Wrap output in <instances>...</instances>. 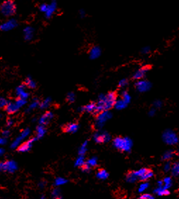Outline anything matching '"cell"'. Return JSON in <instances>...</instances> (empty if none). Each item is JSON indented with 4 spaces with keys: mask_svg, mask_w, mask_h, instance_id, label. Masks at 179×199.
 Masks as SVG:
<instances>
[{
    "mask_svg": "<svg viewBox=\"0 0 179 199\" xmlns=\"http://www.w3.org/2000/svg\"><path fill=\"white\" fill-rule=\"evenodd\" d=\"M116 99L117 94L115 91H111L106 94H100L98 96V104H96L95 114H98L104 111H109L113 108Z\"/></svg>",
    "mask_w": 179,
    "mask_h": 199,
    "instance_id": "1",
    "label": "cell"
},
{
    "mask_svg": "<svg viewBox=\"0 0 179 199\" xmlns=\"http://www.w3.org/2000/svg\"><path fill=\"white\" fill-rule=\"evenodd\" d=\"M113 145L119 151L129 153L132 149L133 142L129 137H117L113 140Z\"/></svg>",
    "mask_w": 179,
    "mask_h": 199,
    "instance_id": "2",
    "label": "cell"
},
{
    "mask_svg": "<svg viewBox=\"0 0 179 199\" xmlns=\"http://www.w3.org/2000/svg\"><path fill=\"white\" fill-rule=\"evenodd\" d=\"M0 11L4 16L9 17L13 16L16 13V6L12 0H7L1 4Z\"/></svg>",
    "mask_w": 179,
    "mask_h": 199,
    "instance_id": "3",
    "label": "cell"
},
{
    "mask_svg": "<svg viewBox=\"0 0 179 199\" xmlns=\"http://www.w3.org/2000/svg\"><path fill=\"white\" fill-rule=\"evenodd\" d=\"M162 139L168 145H176L178 142V137L176 133L171 130H166L163 132Z\"/></svg>",
    "mask_w": 179,
    "mask_h": 199,
    "instance_id": "4",
    "label": "cell"
},
{
    "mask_svg": "<svg viewBox=\"0 0 179 199\" xmlns=\"http://www.w3.org/2000/svg\"><path fill=\"white\" fill-rule=\"evenodd\" d=\"M18 169V164L13 160H8L0 162V172L13 173Z\"/></svg>",
    "mask_w": 179,
    "mask_h": 199,
    "instance_id": "5",
    "label": "cell"
},
{
    "mask_svg": "<svg viewBox=\"0 0 179 199\" xmlns=\"http://www.w3.org/2000/svg\"><path fill=\"white\" fill-rule=\"evenodd\" d=\"M112 117V113L109 111H104L102 112L98 113L95 121V126L98 130H100L103 128L104 124L107 120H109Z\"/></svg>",
    "mask_w": 179,
    "mask_h": 199,
    "instance_id": "6",
    "label": "cell"
},
{
    "mask_svg": "<svg viewBox=\"0 0 179 199\" xmlns=\"http://www.w3.org/2000/svg\"><path fill=\"white\" fill-rule=\"evenodd\" d=\"M30 134V130L29 129V128H26V129L22 130L21 132L19 134V135H18V137L12 142V143L11 144V149H16V148H17V147L22 143L23 141L26 138H27Z\"/></svg>",
    "mask_w": 179,
    "mask_h": 199,
    "instance_id": "7",
    "label": "cell"
},
{
    "mask_svg": "<svg viewBox=\"0 0 179 199\" xmlns=\"http://www.w3.org/2000/svg\"><path fill=\"white\" fill-rule=\"evenodd\" d=\"M135 88L137 89L140 92H146L149 91L152 87V84L149 81L145 80V79H138L135 84Z\"/></svg>",
    "mask_w": 179,
    "mask_h": 199,
    "instance_id": "8",
    "label": "cell"
},
{
    "mask_svg": "<svg viewBox=\"0 0 179 199\" xmlns=\"http://www.w3.org/2000/svg\"><path fill=\"white\" fill-rule=\"evenodd\" d=\"M93 139L96 143H106L110 141L111 136L106 132H98L93 135Z\"/></svg>",
    "mask_w": 179,
    "mask_h": 199,
    "instance_id": "9",
    "label": "cell"
},
{
    "mask_svg": "<svg viewBox=\"0 0 179 199\" xmlns=\"http://www.w3.org/2000/svg\"><path fill=\"white\" fill-rule=\"evenodd\" d=\"M36 140V137H34V138H31L28 139V140L26 141V142H22V143L17 147V151L20 153L28 152V151L31 149L32 147H33L34 142Z\"/></svg>",
    "mask_w": 179,
    "mask_h": 199,
    "instance_id": "10",
    "label": "cell"
},
{
    "mask_svg": "<svg viewBox=\"0 0 179 199\" xmlns=\"http://www.w3.org/2000/svg\"><path fill=\"white\" fill-rule=\"evenodd\" d=\"M57 10V2L56 0H52L47 5V11L44 13L46 18H50L54 16Z\"/></svg>",
    "mask_w": 179,
    "mask_h": 199,
    "instance_id": "11",
    "label": "cell"
},
{
    "mask_svg": "<svg viewBox=\"0 0 179 199\" xmlns=\"http://www.w3.org/2000/svg\"><path fill=\"white\" fill-rule=\"evenodd\" d=\"M16 94L18 98L26 99L27 100L29 98L30 94L26 91V86L24 85H21L18 86L16 89Z\"/></svg>",
    "mask_w": 179,
    "mask_h": 199,
    "instance_id": "12",
    "label": "cell"
},
{
    "mask_svg": "<svg viewBox=\"0 0 179 199\" xmlns=\"http://www.w3.org/2000/svg\"><path fill=\"white\" fill-rule=\"evenodd\" d=\"M149 68L148 66H147V65L138 68V69L133 73V78L134 79H135V80L143 79V78L145 77V75L147 74V73L149 71Z\"/></svg>",
    "mask_w": 179,
    "mask_h": 199,
    "instance_id": "13",
    "label": "cell"
},
{
    "mask_svg": "<svg viewBox=\"0 0 179 199\" xmlns=\"http://www.w3.org/2000/svg\"><path fill=\"white\" fill-rule=\"evenodd\" d=\"M20 108H20L19 106L18 105V104L16 103V100H15L13 101V102H9L4 109H5L6 112L8 113V114L11 115L18 112Z\"/></svg>",
    "mask_w": 179,
    "mask_h": 199,
    "instance_id": "14",
    "label": "cell"
},
{
    "mask_svg": "<svg viewBox=\"0 0 179 199\" xmlns=\"http://www.w3.org/2000/svg\"><path fill=\"white\" fill-rule=\"evenodd\" d=\"M17 26V22L15 19H10L0 25V30L3 31H9Z\"/></svg>",
    "mask_w": 179,
    "mask_h": 199,
    "instance_id": "15",
    "label": "cell"
},
{
    "mask_svg": "<svg viewBox=\"0 0 179 199\" xmlns=\"http://www.w3.org/2000/svg\"><path fill=\"white\" fill-rule=\"evenodd\" d=\"M102 54V50L98 46H94L90 49L89 51V56L91 59L95 60L98 59Z\"/></svg>",
    "mask_w": 179,
    "mask_h": 199,
    "instance_id": "16",
    "label": "cell"
},
{
    "mask_svg": "<svg viewBox=\"0 0 179 199\" xmlns=\"http://www.w3.org/2000/svg\"><path fill=\"white\" fill-rule=\"evenodd\" d=\"M52 118H53V113L51 112V111H47L44 115H42L40 117V118L39 119L40 125H47L49 121L52 120Z\"/></svg>",
    "mask_w": 179,
    "mask_h": 199,
    "instance_id": "17",
    "label": "cell"
},
{
    "mask_svg": "<svg viewBox=\"0 0 179 199\" xmlns=\"http://www.w3.org/2000/svg\"><path fill=\"white\" fill-rule=\"evenodd\" d=\"M24 39L26 41H30L34 37V28L31 26H27L24 30Z\"/></svg>",
    "mask_w": 179,
    "mask_h": 199,
    "instance_id": "18",
    "label": "cell"
},
{
    "mask_svg": "<svg viewBox=\"0 0 179 199\" xmlns=\"http://www.w3.org/2000/svg\"><path fill=\"white\" fill-rule=\"evenodd\" d=\"M79 129V125L77 123H69L65 125L64 128V131L67 133H75Z\"/></svg>",
    "mask_w": 179,
    "mask_h": 199,
    "instance_id": "19",
    "label": "cell"
},
{
    "mask_svg": "<svg viewBox=\"0 0 179 199\" xmlns=\"http://www.w3.org/2000/svg\"><path fill=\"white\" fill-rule=\"evenodd\" d=\"M95 108H96V104L95 102L87 104V105L84 106L80 108L81 112H87L90 113H95Z\"/></svg>",
    "mask_w": 179,
    "mask_h": 199,
    "instance_id": "20",
    "label": "cell"
},
{
    "mask_svg": "<svg viewBox=\"0 0 179 199\" xmlns=\"http://www.w3.org/2000/svg\"><path fill=\"white\" fill-rule=\"evenodd\" d=\"M46 132H47V130H46L45 125H39L36 128V139H40L42 138L44 135H45Z\"/></svg>",
    "mask_w": 179,
    "mask_h": 199,
    "instance_id": "21",
    "label": "cell"
},
{
    "mask_svg": "<svg viewBox=\"0 0 179 199\" xmlns=\"http://www.w3.org/2000/svg\"><path fill=\"white\" fill-rule=\"evenodd\" d=\"M40 104V102L39 101V99H37V98H34L31 103H30V105L28 106V107L26 108V112L30 113V111H33L34 109H35V108H37L38 107H39Z\"/></svg>",
    "mask_w": 179,
    "mask_h": 199,
    "instance_id": "22",
    "label": "cell"
},
{
    "mask_svg": "<svg viewBox=\"0 0 179 199\" xmlns=\"http://www.w3.org/2000/svg\"><path fill=\"white\" fill-rule=\"evenodd\" d=\"M154 193H155V194H157V196H159L169 195V194H170L169 189H164L163 186H158L157 189H155V190H154Z\"/></svg>",
    "mask_w": 179,
    "mask_h": 199,
    "instance_id": "23",
    "label": "cell"
},
{
    "mask_svg": "<svg viewBox=\"0 0 179 199\" xmlns=\"http://www.w3.org/2000/svg\"><path fill=\"white\" fill-rule=\"evenodd\" d=\"M153 172H152V170H147V171L145 172L144 174H143V175L140 176V177L138 178L139 180H140V181L142 182H145L147 180H148L149 179H150L151 177L153 176Z\"/></svg>",
    "mask_w": 179,
    "mask_h": 199,
    "instance_id": "24",
    "label": "cell"
},
{
    "mask_svg": "<svg viewBox=\"0 0 179 199\" xmlns=\"http://www.w3.org/2000/svg\"><path fill=\"white\" fill-rule=\"evenodd\" d=\"M96 176L99 180H105L108 178V177H109V173L106 172L105 170L101 169V170H99L98 172H97Z\"/></svg>",
    "mask_w": 179,
    "mask_h": 199,
    "instance_id": "25",
    "label": "cell"
},
{
    "mask_svg": "<svg viewBox=\"0 0 179 199\" xmlns=\"http://www.w3.org/2000/svg\"><path fill=\"white\" fill-rule=\"evenodd\" d=\"M24 85L30 89L36 88V82L34 81V79L31 77H28L25 80Z\"/></svg>",
    "mask_w": 179,
    "mask_h": 199,
    "instance_id": "26",
    "label": "cell"
},
{
    "mask_svg": "<svg viewBox=\"0 0 179 199\" xmlns=\"http://www.w3.org/2000/svg\"><path fill=\"white\" fill-rule=\"evenodd\" d=\"M128 104L123 100V99H121V100H117L116 101L115 104H114V106L115 107L116 109L117 110H122L124 109L126 106H127Z\"/></svg>",
    "mask_w": 179,
    "mask_h": 199,
    "instance_id": "27",
    "label": "cell"
},
{
    "mask_svg": "<svg viewBox=\"0 0 179 199\" xmlns=\"http://www.w3.org/2000/svg\"><path fill=\"white\" fill-rule=\"evenodd\" d=\"M51 103H52V99L49 97L46 98L44 101H42V102H40V108L42 110L46 109V108H47L49 106H50Z\"/></svg>",
    "mask_w": 179,
    "mask_h": 199,
    "instance_id": "28",
    "label": "cell"
},
{
    "mask_svg": "<svg viewBox=\"0 0 179 199\" xmlns=\"http://www.w3.org/2000/svg\"><path fill=\"white\" fill-rule=\"evenodd\" d=\"M171 174L174 177H178L179 174V164L178 162H175L173 165H171Z\"/></svg>",
    "mask_w": 179,
    "mask_h": 199,
    "instance_id": "29",
    "label": "cell"
},
{
    "mask_svg": "<svg viewBox=\"0 0 179 199\" xmlns=\"http://www.w3.org/2000/svg\"><path fill=\"white\" fill-rule=\"evenodd\" d=\"M175 156V151L173 150H169L166 151L162 156V160H169L172 159Z\"/></svg>",
    "mask_w": 179,
    "mask_h": 199,
    "instance_id": "30",
    "label": "cell"
},
{
    "mask_svg": "<svg viewBox=\"0 0 179 199\" xmlns=\"http://www.w3.org/2000/svg\"><path fill=\"white\" fill-rule=\"evenodd\" d=\"M138 180V177L135 175L133 171V172H129V173L127 174V175H126V181L129 182V183H134V182H136Z\"/></svg>",
    "mask_w": 179,
    "mask_h": 199,
    "instance_id": "31",
    "label": "cell"
},
{
    "mask_svg": "<svg viewBox=\"0 0 179 199\" xmlns=\"http://www.w3.org/2000/svg\"><path fill=\"white\" fill-rule=\"evenodd\" d=\"M68 180H66L65 178H63V177H57L55 181V185L58 187V186H63V185L66 184L68 183Z\"/></svg>",
    "mask_w": 179,
    "mask_h": 199,
    "instance_id": "32",
    "label": "cell"
},
{
    "mask_svg": "<svg viewBox=\"0 0 179 199\" xmlns=\"http://www.w3.org/2000/svg\"><path fill=\"white\" fill-rule=\"evenodd\" d=\"M52 198L56 199H61L62 198L61 196V191L59 188H55L52 191Z\"/></svg>",
    "mask_w": 179,
    "mask_h": 199,
    "instance_id": "33",
    "label": "cell"
},
{
    "mask_svg": "<svg viewBox=\"0 0 179 199\" xmlns=\"http://www.w3.org/2000/svg\"><path fill=\"white\" fill-rule=\"evenodd\" d=\"M163 183V187L164 188V189H169V188H171V186H172V179L169 177H166V178L164 179Z\"/></svg>",
    "mask_w": 179,
    "mask_h": 199,
    "instance_id": "34",
    "label": "cell"
},
{
    "mask_svg": "<svg viewBox=\"0 0 179 199\" xmlns=\"http://www.w3.org/2000/svg\"><path fill=\"white\" fill-rule=\"evenodd\" d=\"M85 157L84 156H81L79 155L78 158H77V159L75 160V167H80V168H81L82 166H83V165L85 163Z\"/></svg>",
    "mask_w": 179,
    "mask_h": 199,
    "instance_id": "35",
    "label": "cell"
},
{
    "mask_svg": "<svg viewBox=\"0 0 179 199\" xmlns=\"http://www.w3.org/2000/svg\"><path fill=\"white\" fill-rule=\"evenodd\" d=\"M87 150V141H85L83 144L81 145V146L80 147L79 150H78V154L81 156H84L85 154L86 153Z\"/></svg>",
    "mask_w": 179,
    "mask_h": 199,
    "instance_id": "36",
    "label": "cell"
},
{
    "mask_svg": "<svg viewBox=\"0 0 179 199\" xmlns=\"http://www.w3.org/2000/svg\"><path fill=\"white\" fill-rule=\"evenodd\" d=\"M121 97H122L123 100L124 101V102L127 104H129L131 102V96L129 95V93H128L126 91H122V93H121Z\"/></svg>",
    "mask_w": 179,
    "mask_h": 199,
    "instance_id": "37",
    "label": "cell"
},
{
    "mask_svg": "<svg viewBox=\"0 0 179 199\" xmlns=\"http://www.w3.org/2000/svg\"><path fill=\"white\" fill-rule=\"evenodd\" d=\"M86 163L88 164L92 168V167H95L98 165V158L97 157H92L87 160Z\"/></svg>",
    "mask_w": 179,
    "mask_h": 199,
    "instance_id": "38",
    "label": "cell"
},
{
    "mask_svg": "<svg viewBox=\"0 0 179 199\" xmlns=\"http://www.w3.org/2000/svg\"><path fill=\"white\" fill-rule=\"evenodd\" d=\"M66 100L69 102V103H73L75 100V94L73 92H69L68 93L67 96H66Z\"/></svg>",
    "mask_w": 179,
    "mask_h": 199,
    "instance_id": "39",
    "label": "cell"
},
{
    "mask_svg": "<svg viewBox=\"0 0 179 199\" xmlns=\"http://www.w3.org/2000/svg\"><path fill=\"white\" fill-rule=\"evenodd\" d=\"M148 187H149V183H147V182H144V183L141 184L140 185V186H139L138 192L143 193Z\"/></svg>",
    "mask_w": 179,
    "mask_h": 199,
    "instance_id": "40",
    "label": "cell"
},
{
    "mask_svg": "<svg viewBox=\"0 0 179 199\" xmlns=\"http://www.w3.org/2000/svg\"><path fill=\"white\" fill-rule=\"evenodd\" d=\"M9 101L4 97H0V109L5 108L6 106L8 104Z\"/></svg>",
    "mask_w": 179,
    "mask_h": 199,
    "instance_id": "41",
    "label": "cell"
},
{
    "mask_svg": "<svg viewBox=\"0 0 179 199\" xmlns=\"http://www.w3.org/2000/svg\"><path fill=\"white\" fill-rule=\"evenodd\" d=\"M128 84H129V80L127 79H126V78H123V79H121L118 82V87L120 88H123V87L127 86Z\"/></svg>",
    "mask_w": 179,
    "mask_h": 199,
    "instance_id": "42",
    "label": "cell"
},
{
    "mask_svg": "<svg viewBox=\"0 0 179 199\" xmlns=\"http://www.w3.org/2000/svg\"><path fill=\"white\" fill-rule=\"evenodd\" d=\"M11 134V132L10 130L8 129H5L4 130H2V132H1V137H4V138L7 139L8 137L10 136Z\"/></svg>",
    "mask_w": 179,
    "mask_h": 199,
    "instance_id": "43",
    "label": "cell"
},
{
    "mask_svg": "<svg viewBox=\"0 0 179 199\" xmlns=\"http://www.w3.org/2000/svg\"><path fill=\"white\" fill-rule=\"evenodd\" d=\"M171 163L170 161H167L166 163L164 164V172H168L171 170Z\"/></svg>",
    "mask_w": 179,
    "mask_h": 199,
    "instance_id": "44",
    "label": "cell"
},
{
    "mask_svg": "<svg viewBox=\"0 0 179 199\" xmlns=\"http://www.w3.org/2000/svg\"><path fill=\"white\" fill-rule=\"evenodd\" d=\"M81 168H82V170H83V172H88L91 169V167L90 166V165L87 164L86 162H85V163L83 165V166H82Z\"/></svg>",
    "mask_w": 179,
    "mask_h": 199,
    "instance_id": "45",
    "label": "cell"
},
{
    "mask_svg": "<svg viewBox=\"0 0 179 199\" xmlns=\"http://www.w3.org/2000/svg\"><path fill=\"white\" fill-rule=\"evenodd\" d=\"M47 5H48V4H46V3H43V4H40V6L39 7V9L42 13H45V11H47Z\"/></svg>",
    "mask_w": 179,
    "mask_h": 199,
    "instance_id": "46",
    "label": "cell"
},
{
    "mask_svg": "<svg viewBox=\"0 0 179 199\" xmlns=\"http://www.w3.org/2000/svg\"><path fill=\"white\" fill-rule=\"evenodd\" d=\"M14 125V120L13 118H8L7 120V122H6V125H7V128H11L13 125Z\"/></svg>",
    "mask_w": 179,
    "mask_h": 199,
    "instance_id": "47",
    "label": "cell"
},
{
    "mask_svg": "<svg viewBox=\"0 0 179 199\" xmlns=\"http://www.w3.org/2000/svg\"><path fill=\"white\" fill-rule=\"evenodd\" d=\"M141 199H154V196L149 194H144L140 196Z\"/></svg>",
    "mask_w": 179,
    "mask_h": 199,
    "instance_id": "48",
    "label": "cell"
},
{
    "mask_svg": "<svg viewBox=\"0 0 179 199\" xmlns=\"http://www.w3.org/2000/svg\"><path fill=\"white\" fill-rule=\"evenodd\" d=\"M153 105L156 108H161L162 106V102L161 101H159V100H157V101H155V102H154Z\"/></svg>",
    "mask_w": 179,
    "mask_h": 199,
    "instance_id": "49",
    "label": "cell"
},
{
    "mask_svg": "<svg viewBox=\"0 0 179 199\" xmlns=\"http://www.w3.org/2000/svg\"><path fill=\"white\" fill-rule=\"evenodd\" d=\"M149 52H150V48L149 47H143L141 50V53H143V54H147Z\"/></svg>",
    "mask_w": 179,
    "mask_h": 199,
    "instance_id": "50",
    "label": "cell"
},
{
    "mask_svg": "<svg viewBox=\"0 0 179 199\" xmlns=\"http://www.w3.org/2000/svg\"><path fill=\"white\" fill-rule=\"evenodd\" d=\"M46 185H47V182L45 181H40L38 183V186H39V188H40V189H44L46 186Z\"/></svg>",
    "mask_w": 179,
    "mask_h": 199,
    "instance_id": "51",
    "label": "cell"
},
{
    "mask_svg": "<svg viewBox=\"0 0 179 199\" xmlns=\"http://www.w3.org/2000/svg\"><path fill=\"white\" fill-rule=\"evenodd\" d=\"M7 142V139L4 138L3 137H0V146H2V145L6 144Z\"/></svg>",
    "mask_w": 179,
    "mask_h": 199,
    "instance_id": "52",
    "label": "cell"
},
{
    "mask_svg": "<svg viewBox=\"0 0 179 199\" xmlns=\"http://www.w3.org/2000/svg\"><path fill=\"white\" fill-rule=\"evenodd\" d=\"M79 15L81 18H85L86 16V11L84 9H82L79 11Z\"/></svg>",
    "mask_w": 179,
    "mask_h": 199,
    "instance_id": "53",
    "label": "cell"
},
{
    "mask_svg": "<svg viewBox=\"0 0 179 199\" xmlns=\"http://www.w3.org/2000/svg\"><path fill=\"white\" fill-rule=\"evenodd\" d=\"M156 113V109L155 108H151L149 111V116H154Z\"/></svg>",
    "mask_w": 179,
    "mask_h": 199,
    "instance_id": "54",
    "label": "cell"
},
{
    "mask_svg": "<svg viewBox=\"0 0 179 199\" xmlns=\"http://www.w3.org/2000/svg\"><path fill=\"white\" fill-rule=\"evenodd\" d=\"M4 152H5V151H4V148H2L0 147V156H2L3 154H4Z\"/></svg>",
    "mask_w": 179,
    "mask_h": 199,
    "instance_id": "55",
    "label": "cell"
},
{
    "mask_svg": "<svg viewBox=\"0 0 179 199\" xmlns=\"http://www.w3.org/2000/svg\"><path fill=\"white\" fill-rule=\"evenodd\" d=\"M157 184H158V186H163L164 185L163 181H159L157 182Z\"/></svg>",
    "mask_w": 179,
    "mask_h": 199,
    "instance_id": "56",
    "label": "cell"
},
{
    "mask_svg": "<svg viewBox=\"0 0 179 199\" xmlns=\"http://www.w3.org/2000/svg\"><path fill=\"white\" fill-rule=\"evenodd\" d=\"M40 198H41V199H44V198H45V196H42Z\"/></svg>",
    "mask_w": 179,
    "mask_h": 199,
    "instance_id": "57",
    "label": "cell"
},
{
    "mask_svg": "<svg viewBox=\"0 0 179 199\" xmlns=\"http://www.w3.org/2000/svg\"><path fill=\"white\" fill-rule=\"evenodd\" d=\"M1 118V113H0V118Z\"/></svg>",
    "mask_w": 179,
    "mask_h": 199,
    "instance_id": "58",
    "label": "cell"
}]
</instances>
